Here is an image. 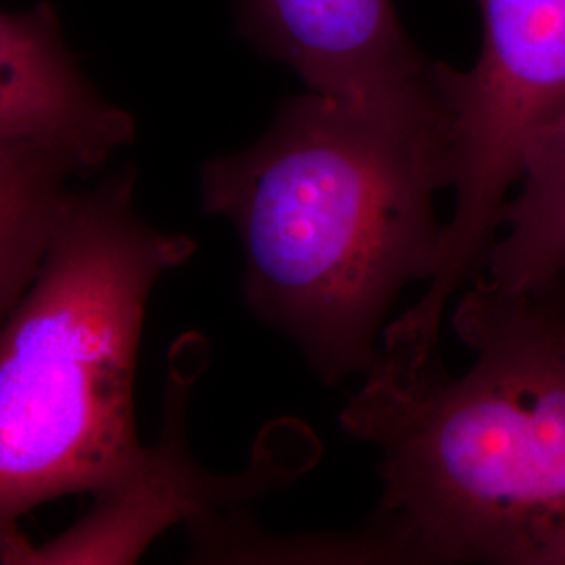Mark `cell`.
I'll return each instance as SVG.
<instances>
[{
    "instance_id": "6da1fadb",
    "label": "cell",
    "mask_w": 565,
    "mask_h": 565,
    "mask_svg": "<svg viewBox=\"0 0 565 565\" xmlns=\"http://www.w3.org/2000/svg\"><path fill=\"white\" fill-rule=\"evenodd\" d=\"M443 63L366 99L306 93L268 130L202 168L203 210L235 228L247 308L324 385L366 373L387 310L434 277L450 189Z\"/></svg>"
},
{
    "instance_id": "7a4b0ae2",
    "label": "cell",
    "mask_w": 565,
    "mask_h": 565,
    "mask_svg": "<svg viewBox=\"0 0 565 565\" xmlns=\"http://www.w3.org/2000/svg\"><path fill=\"white\" fill-rule=\"evenodd\" d=\"M473 364L377 354L340 413L380 452L373 524L404 564L565 565V333L478 275L452 312Z\"/></svg>"
},
{
    "instance_id": "3957f363",
    "label": "cell",
    "mask_w": 565,
    "mask_h": 565,
    "mask_svg": "<svg viewBox=\"0 0 565 565\" xmlns=\"http://www.w3.org/2000/svg\"><path fill=\"white\" fill-rule=\"evenodd\" d=\"M195 242L142 221L130 170L65 195L41 266L0 323V562L18 522L63 494L107 497L141 469L135 375L147 303Z\"/></svg>"
},
{
    "instance_id": "277c9868",
    "label": "cell",
    "mask_w": 565,
    "mask_h": 565,
    "mask_svg": "<svg viewBox=\"0 0 565 565\" xmlns=\"http://www.w3.org/2000/svg\"><path fill=\"white\" fill-rule=\"evenodd\" d=\"M482 49L467 72L443 63L450 105V189L434 277L385 340L422 356L440 350L450 300L484 273L532 141L565 114V0H476Z\"/></svg>"
},
{
    "instance_id": "5b68a950",
    "label": "cell",
    "mask_w": 565,
    "mask_h": 565,
    "mask_svg": "<svg viewBox=\"0 0 565 565\" xmlns=\"http://www.w3.org/2000/svg\"><path fill=\"white\" fill-rule=\"evenodd\" d=\"M203 342H181L174 354L166 401L162 443L149 448L141 469L116 492L103 497L105 509L76 527L67 541L49 546H28L20 564L84 562L86 553L102 562L109 539H118L111 562L137 559L162 530L174 524L198 525L221 515L223 507H239L273 488L289 484L312 469L321 445L302 422H281L268 427L264 450L239 476H212L189 452L184 415L191 385L202 371Z\"/></svg>"
},
{
    "instance_id": "8992f818",
    "label": "cell",
    "mask_w": 565,
    "mask_h": 565,
    "mask_svg": "<svg viewBox=\"0 0 565 565\" xmlns=\"http://www.w3.org/2000/svg\"><path fill=\"white\" fill-rule=\"evenodd\" d=\"M132 141L135 121L84 76L51 7L0 11V151L51 156L90 177Z\"/></svg>"
},
{
    "instance_id": "52a82bcc",
    "label": "cell",
    "mask_w": 565,
    "mask_h": 565,
    "mask_svg": "<svg viewBox=\"0 0 565 565\" xmlns=\"http://www.w3.org/2000/svg\"><path fill=\"white\" fill-rule=\"evenodd\" d=\"M237 18L243 39L327 97H375L434 67L406 39L394 0H239Z\"/></svg>"
},
{
    "instance_id": "ba28073f",
    "label": "cell",
    "mask_w": 565,
    "mask_h": 565,
    "mask_svg": "<svg viewBox=\"0 0 565 565\" xmlns=\"http://www.w3.org/2000/svg\"><path fill=\"white\" fill-rule=\"evenodd\" d=\"M565 273V114L525 151L518 191L509 198L486 279L530 296Z\"/></svg>"
},
{
    "instance_id": "9c48e42d",
    "label": "cell",
    "mask_w": 565,
    "mask_h": 565,
    "mask_svg": "<svg viewBox=\"0 0 565 565\" xmlns=\"http://www.w3.org/2000/svg\"><path fill=\"white\" fill-rule=\"evenodd\" d=\"M82 179L57 158L0 151V323L34 279L65 195Z\"/></svg>"
},
{
    "instance_id": "30bf717a",
    "label": "cell",
    "mask_w": 565,
    "mask_h": 565,
    "mask_svg": "<svg viewBox=\"0 0 565 565\" xmlns=\"http://www.w3.org/2000/svg\"><path fill=\"white\" fill-rule=\"evenodd\" d=\"M530 298L565 333V273L545 285L543 289L530 294Z\"/></svg>"
}]
</instances>
